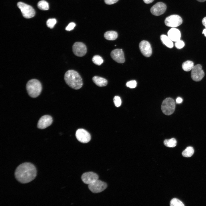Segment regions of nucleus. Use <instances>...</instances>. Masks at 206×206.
<instances>
[{
  "label": "nucleus",
  "mask_w": 206,
  "mask_h": 206,
  "mask_svg": "<svg viewBox=\"0 0 206 206\" xmlns=\"http://www.w3.org/2000/svg\"><path fill=\"white\" fill-rule=\"evenodd\" d=\"M182 22V18L177 15H173L169 16L165 19V23L166 26L172 27H176L179 26Z\"/></svg>",
  "instance_id": "nucleus-7"
},
{
  "label": "nucleus",
  "mask_w": 206,
  "mask_h": 206,
  "mask_svg": "<svg viewBox=\"0 0 206 206\" xmlns=\"http://www.w3.org/2000/svg\"><path fill=\"white\" fill-rule=\"evenodd\" d=\"M114 104L116 107L120 106L121 104L122 101L120 97L118 96H115L113 98Z\"/></svg>",
  "instance_id": "nucleus-27"
},
{
  "label": "nucleus",
  "mask_w": 206,
  "mask_h": 206,
  "mask_svg": "<svg viewBox=\"0 0 206 206\" xmlns=\"http://www.w3.org/2000/svg\"><path fill=\"white\" fill-rule=\"evenodd\" d=\"M64 78L66 83L72 89H79L82 86V78L76 71L70 70L67 71L65 74Z\"/></svg>",
  "instance_id": "nucleus-2"
},
{
  "label": "nucleus",
  "mask_w": 206,
  "mask_h": 206,
  "mask_svg": "<svg viewBox=\"0 0 206 206\" xmlns=\"http://www.w3.org/2000/svg\"><path fill=\"white\" fill-rule=\"evenodd\" d=\"M26 88L29 95L32 98H35L40 94L42 90V85L39 80L33 79L28 82Z\"/></svg>",
  "instance_id": "nucleus-3"
},
{
  "label": "nucleus",
  "mask_w": 206,
  "mask_h": 206,
  "mask_svg": "<svg viewBox=\"0 0 206 206\" xmlns=\"http://www.w3.org/2000/svg\"><path fill=\"white\" fill-rule=\"evenodd\" d=\"M202 23L203 25L206 28V17H204L202 20Z\"/></svg>",
  "instance_id": "nucleus-33"
},
{
  "label": "nucleus",
  "mask_w": 206,
  "mask_h": 206,
  "mask_svg": "<svg viewBox=\"0 0 206 206\" xmlns=\"http://www.w3.org/2000/svg\"><path fill=\"white\" fill-rule=\"evenodd\" d=\"M175 46L177 48L181 49L184 47L185 43L183 41L180 39L175 42Z\"/></svg>",
  "instance_id": "nucleus-29"
},
{
  "label": "nucleus",
  "mask_w": 206,
  "mask_h": 206,
  "mask_svg": "<svg viewBox=\"0 0 206 206\" xmlns=\"http://www.w3.org/2000/svg\"><path fill=\"white\" fill-rule=\"evenodd\" d=\"M139 49L142 54L145 57H150L152 53L151 45L147 41L143 40L141 41L139 45Z\"/></svg>",
  "instance_id": "nucleus-12"
},
{
  "label": "nucleus",
  "mask_w": 206,
  "mask_h": 206,
  "mask_svg": "<svg viewBox=\"0 0 206 206\" xmlns=\"http://www.w3.org/2000/svg\"><path fill=\"white\" fill-rule=\"evenodd\" d=\"M37 7L40 9L43 10H47L49 8L48 3L44 0L39 2L37 3Z\"/></svg>",
  "instance_id": "nucleus-23"
},
{
  "label": "nucleus",
  "mask_w": 206,
  "mask_h": 206,
  "mask_svg": "<svg viewBox=\"0 0 206 206\" xmlns=\"http://www.w3.org/2000/svg\"><path fill=\"white\" fill-rule=\"evenodd\" d=\"M93 82L97 86L101 87L106 86L107 84V80L103 78L95 76L92 78Z\"/></svg>",
  "instance_id": "nucleus-17"
},
{
  "label": "nucleus",
  "mask_w": 206,
  "mask_h": 206,
  "mask_svg": "<svg viewBox=\"0 0 206 206\" xmlns=\"http://www.w3.org/2000/svg\"><path fill=\"white\" fill-rule=\"evenodd\" d=\"M177 141L174 138L169 139H166L164 141V145L167 147H174L177 145Z\"/></svg>",
  "instance_id": "nucleus-22"
},
{
  "label": "nucleus",
  "mask_w": 206,
  "mask_h": 206,
  "mask_svg": "<svg viewBox=\"0 0 206 206\" xmlns=\"http://www.w3.org/2000/svg\"><path fill=\"white\" fill-rule=\"evenodd\" d=\"M104 1L106 4L111 5L116 3L118 0H104Z\"/></svg>",
  "instance_id": "nucleus-31"
},
{
  "label": "nucleus",
  "mask_w": 206,
  "mask_h": 206,
  "mask_svg": "<svg viewBox=\"0 0 206 206\" xmlns=\"http://www.w3.org/2000/svg\"><path fill=\"white\" fill-rule=\"evenodd\" d=\"M166 9L167 6L165 3L162 2H159L152 7L150 11L154 15L159 16L164 13Z\"/></svg>",
  "instance_id": "nucleus-11"
},
{
  "label": "nucleus",
  "mask_w": 206,
  "mask_h": 206,
  "mask_svg": "<svg viewBox=\"0 0 206 206\" xmlns=\"http://www.w3.org/2000/svg\"><path fill=\"white\" fill-rule=\"evenodd\" d=\"M161 39L162 43L167 47L171 48L173 46V41L168 36L163 34L160 36Z\"/></svg>",
  "instance_id": "nucleus-18"
},
{
  "label": "nucleus",
  "mask_w": 206,
  "mask_h": 206,
  "mask_svg": "<svg viewBox=\"0 0 206 206\" xmlns=\"http://www.w3.org/2000/svg\"><path fill=\"white\" fill-rule=\"evenodd\" d=\"M197 0V1H198L201 2H204L206 1V0Z\"/></svg>",
  "instance_id": "nucleus-36"
},
{
  "label": "nucleus",
  "mask_w": 206,
  "mask_h": 206,
  "mask_svg": "<svg viewBox=\"0 0 206 206\" xmlns=\"http://www.w3.org/2000/svg\"><path fill=\"white\" fill-rule=\"evenodd\" d=\"M53 121L52 118L49 115H45L42 116L39 120L37 127L40 129H43L50 125Z\"/></svg>",
  "instance_id": "nucleus-14"
},
{
  "label": "nucleus",
  "mask_w": 206,
  "mask_h": 206,
  "mask_svg": "<svg viewBox=\"0 0 206 206\" xmlns=\"http://www.w3.org/2000/svg\"><path fill=\"white\" fill-rule=\"evenodd\" d=\"M175 107V104L174 100L170 98L165 99L161 104V110L163 112L165 115H169L174 112Z\"/></svg>",
  "instance_id": "nucleus-4"
},
{
  "label": "nucleus",
  "mask_w": 206,
  "mask_h": 206,
  "mask_svg": "<svg viewBox=\"0 0 206 206\" xmlns=\"http://www.w3.org/2000/svg\"><path fill=\"white\" fill-rule=\"evenodd\" d=\"M107 187V185L106 183L98 179L88 185L89 190L94 193L101 192L105 189Z\"/></svg>",
  "instance_id": "nucleus-6"
},
{
  "label": "nucleus",
  "mask_w": 206,
  "mask_h": 206,
  "mask_svg": "<svg viewBox=\"0 0 206 206\" xmlns=\"http://www.w3.org/2000/svg\"><path fill=\"white\" fill-rule=\"evenodd\" d=\"M154 0H143L144 2L146 3L149 4L152 3Z\"/></svg>",
  "instance_id": "nucleus-34"
},
{
  "label": "nucleus",
  "mask_w": 206,
  "mask_h": 206,
  "mask_svg": "<svg viewBox=\"0 0 206 206\" xmlns=\"http://www.w3.org/2000/svg\"><path fill=\"white\" fill-rule=\"evenodd\" d=\"M17 6L20 9L24 17L29 19L35 16V11L33 8L31 6L21 2L17 3Z\"/></svg>",
  "instance_id": "nucleus-5"
},
{
  "label": "nucleus",
  "mask_w": 206,
  "mask_h": 206,
  "mask_svg": "<svg viewBox=\"0 0 206 206\" xmlns=\"http://www.w3.org/2000/svg\"><path fill=\"white\" fill-rule=\"evenodd\" d=\"M99 177L96 173L92 172L84 173L82 176L81 179L85 184H90L98 179Z\"/></svg>",
  "instance_id": "nucleus-13"
},
{
  "label": "nucleus",
  "mask_w": 206,
  "mask_h": 206,
  "mask_svg": "<svg viewBox=\"0 0 206 206\" xmlns=\"http://www.w3.org/2000/svg\"><path fill=\"white\" fill-rule=\"evenodd\" d=\"M56 23V20L55 19H50L47 21L46 24L47 26L51 29L53 28Z\"/></svg>",
  "instance_id": "nucleus-26"
},
{
  "label": "nucleus",
  "mask_w": 206,
  "mask_h": 206,
  "mask_svg": "<svg viewBox=\"0 0 206 206\" xmlns=\"http://www.w3.org/2000/svg\"><path fill=\"white\" fill-rule=\"evenodd\" d=\"M37 170L35 165L29 162L22 163L16 168L15 172L16 179L22 183H29L36 177Z\"/></svg>",
  "instance_id": "nucleus-1"
},
{
  "label": "nucleus",
  "mask_w": 206,
  "mask_h": 206,
  "mask_svg": "<svg viewBox=\"0 0 206 206\" xmlns=\"http://www.w3.org/2000/svg\"><path fill=\"white\" fill-rule=\"evenodd\" d=\"M202 33L204 34L205 36L206 37V28L203 29Z\"/></svg>",
  "instance_id": "nucleus-35"
},
{
  "label": "nucleus",
  "mask_w": 206,
  "mask_h": 206,
  "mask_svg": "<svg viewBox=\"0 0 206 206\" xmlns=\"http://www.w3.org/2000/svg\"><path fill=\"white\" fill-rule=\"evenodd\" d=\"M137 85V82L135 80H132L127 82L126 86L131 88H135Z\"/></svg>",
  "instance_id": "nucleus-28"
},
{
  "label": "nucleus",
  "mask_w": 206,
  "mask_h": 206,
  "mask_svg": "<svg viewBox=\"0 0 206 206\" xmlns=\"http://www.w3.org/2000/svg\"><path fill=\"white\" fill-rule=\"evenodd\" d=\"M72 50L74 54L78 57L84 56L86 53L87 47L85 45L81 42L75 43L72 46Z\"/></svg>",
  "instance_id": "nucleus-9"
},
{
  "label": "nucleus",
  "mask_w": 206,
  "mask_h": 206,
  "mask_svg": "<svg viewBox=\"0 0 206 206\" xmlns=\"http://www.w3.org/2000/svg\"><path fill=\"white\" fill-rule=\"evenodd\" d=\"M183 99L181 97H179L177 98L176 99V102L177 104H180L183 102Z\"/></svg>",
  "instance_id": "nucleus-32"
},
{
  "label": "nucleus",
  "mask_w": 206,
  "mask_h": 206,
  "mask_svg": "<svg viewBox=\"0 0 206 206\" xmlns=\"http://www.w3.org/2000/svg\"><path fill=\"white\" fill-rule=\"evenodd\" d=\"M92 60L95 64L98 66L100 65L103 62V60L102 57L98 55L94 56Z\"/></svg>",
  "instance_id": "nucleus-24"
},
{
  "label": "nucleus",
  "mask_w": 206,
  "mask_h": 206,
  "mask_svg": "<svg viewBox=\"0 0 206 206\" xmlns=\"http://www.w3.org/2000/svg\"><path fill=\"white\" fill-rule=\"evenodd\" d=\"M204 76V73L200 64H198L194 66L191 72V77L193 80L196 82L199 81Z\"/></svg>",
  "instance_id": "nucleus-8"
},
{
  "label": "nucleus",
  "mask_w": 206,
  "mask_h": 206,
  "mask_svg": "<svg viewBox=\"0 0 206 206\" xmlns=\"http://www.w3.org/2000/svg\"><path fill=\"white\" fill-rule=\"evenodd\" d=\"M194 66L193 62L190 60L187 61L183 62L182 66L183 70L186 72L191 70Z\"/></svg>",
  "instance_id": "nucleus-20"
},
{
  "label": "nucleus",
  "mask_w": 206,
  "mask_h": 206,
  "mask_svg": "<svg viewBox=\"0 0 206 206\" xmlns=\"http://www.w3.org/2000/svg\"><path fill=\"white\" fill-rule=\"evenodd\" d=\"M76 26L75 24L73 22L70 23L66 28V30L67 31H70L74 29Z\"/></svg>",
  "instance_id": "nucleus-30"
},
{
  "label": "nucleus",
  "mask_w": 206,
  "mask_h": 206,
  "mask_svg": "<svg viewBox=\"0 0 206 206\" xmlns=\"http://www.w3.org/2000/svg\"><path fill=\"white\" fill-rule=\"evenodd\" d=\"M194 150L193 147L190 146L187 147L182 152V155L185 157H191L193 154Z\"/></svg>",
  "instance_id": "nucleus-21"
},
{
  "label": "nucleus",
  "mask_w": 206,
  "mask_h": 206,
  "mask_svg": "<svg viewBox=\"0 0 206 206\" xmlns=\"http://www.w3.org/2000/svg\"><path fill=\"white\" fill-rule=\"evenodd\" d=\"M105 38L108 40H114L118 37L117 33L113 31H110L106 32L104 35Z\"/></svg>",
  "instance_id": "nucleus-19"
},
{
  "label": "nucleus",
  "mask_w": 206,
  "mask_h": 206,
  "mask_svg": "<svg viewBox=\"0 0 206 206\" xmlns=\"http://www.w3.org/2000/svg\"><path fill=\"white\" fill-rule=\"evenodd\" d=\"M171 206H184L185 205L182 202L177 198H173L170 202Z\"/></svg>",
  "instance_id": "nucleus-25"
},
{
  "label": "nucleus",
  "mask_w": 206,
  "mask_h": 206,
  "mask_svg": "<svg viewBox=\"0 0 206 206\" xmlns=\"http://www.w3.org/2000/svg\"><path fill=\"white\" fill-rule=\"evenodd\" d=\"M168 36L173 41H176L180 39L181 33L178 29L173 27L167 33Z\"/></svg>",
  "instance_id": "nucleus-16"
},
{
  "label": "nucleus",
  "mask_w": 206,
  "mask_h": 206,
  "mask_svg": "<svg viewBox=\"0 0 206 206\" xmlns=\"http://www.w3.org/2000/svg\"><path fill=\"white\" fill-rule=\"evenodd\" d=\"M112 58L116 62L122 63L125 62L123 52L122 49H117L113 50L111 52Z\"/></svg>",
  "instance_id": "nucleus-15"
},
{
  "label": "nucleus",
  "mask_w": 206,
  "mask_h": 206,
  "mask_svg": "<svg viewBox=\"0 0 206 206\" xmlns=\"http://www.w3.org/2000/svg\"><path fill=\"white\" fill-rule=\"evenodd\" d=\"M76 136L77 140L83 143H86L91 139V136L89 133L83 129H79L76 131Z\"/></svg>",
  "instance_id": "nucleus-10"
}]
</instances>
